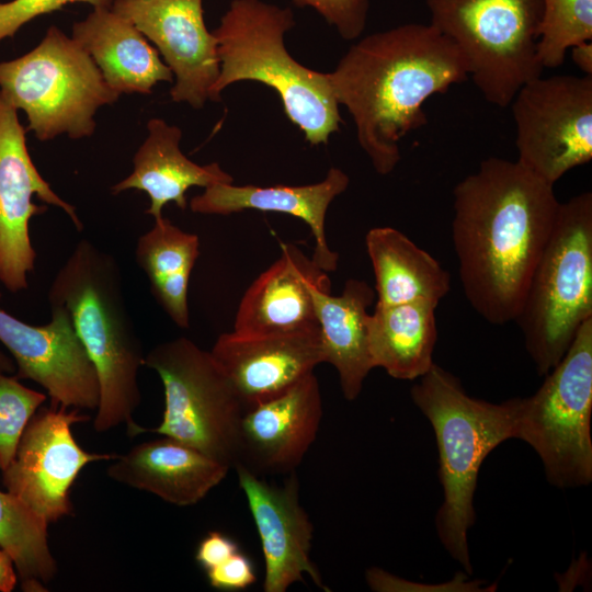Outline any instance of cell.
<instances>
[{
	"mask_svg": "<svg viewBox=\"0 0 592 592\" xmlns=\"http://www.w3.org/2000/svg\"><path fill=\"white\" fill-rule=\"evenodd\" d=\"M559 207L554 185L497 157L454 187L452 239L460 283L489 323L514 321Z\"/></svg>",
	"mask_w": 592,
	"mask_h": 592,
	"instance_id": "cell-1",
	"label": "cell"
},
{
	"mask_svg": "<svg viewBox=\"0 0 592 592\" xmlns=\"http://www.w3.org/2000/svg\"><path fill=\"white\" fill-rule=\"evenodd\" d=\"M467 78L457 47L431 24L417 23L362 38L328 72L337 102L352 115L358 144L382 175L400 161V140L426 124L424 102Z\"/></svg>",
	"mask_w": 592,
	"mask_h": 592,
	"instance_id": "cell-2",
	"label": "cell"
},
{
	"mask_svg": "<svg viewBox=\"0 0 592 592\" xmlns=\"http://www.w3.org/2000/svg\"><path fill=\"white\" fill-rule=\"evenodd\" d=\"M50 306L64 308L93 364L100 390L93 429L107 432L133 419L141 401L138 373L145 355L123 294L116 260L89 240H81L56 273Z\"/></svg>",
	"mask_w": 592,
	"mask_h": 592,
	"instance_id": "cell-3",
	"label": "cell"
},
{
	"mask_svg": "<svg viewBox=\"0 0 592 592\" xmlns=\"http://www.w3.org/2000/svg\"><path fill=\"white\" fill-rule=\"evenodd\" d=\"M411 399L433 426L444 500L435 526L447 553L473 573L468 531L475 524L474 496L482 462L515 437L517 398L492 403L469 396L459 379L435 363L412 386Z\"/></svg>",
	"mask_w": 592,
	"mask_h": 592,
	"instance_id": "cell-4",
	"label": "cell"
},
{
	"mask_svg": "<svg viewBox=\"0 0 592 592\" xmlns=\"http://www.w3.org/2000/svg\"><path fill=\"white\" fill-rule=\"evenodd\" d=\"M294 25L289 8L232 0L213 31L220 65L213 101H220L221 91L235 82H261L278 94L287 118L310 145H327L340 129L339 103L328 73L309 69L288 54L284 35Z\"/></svg>",
	"mask_w": 592,
	"mask_h": 592,
	"instance_id": "cell-5",
	"label": "cell"
},
{
	"mask_svg": "<svg viewBox=\"0 0 592 592\" xmlns=\"http://www.w3.org/2000/svg\"><path fill=\"white\" fill-rule=\"evenodd\" d=\"M592 318V193L560 203L514 322L540 376L563 357Z\"/></svg>",
	"mask_w": 592,
	"mask_h": 592,
	"instance_id": "cell-6",
	"label": "cell"
},
{
	"mask_svg": "<svg viewBox=\"0 0 592 592\" xmlns=\"http://www.w3.org/2000/svg\"><path fill=\"white\" fill-rule=\"evenodd\" d=\"M0 92L42 141L93 135L98 109L119 98L89 54L55 25L32 50L0 62Z\"/></svg>",
	"mask_w": 592,
	"mask_h": 592,
	"instance_id": "cell-7",
	"label": "cell"
},
{
	"mask_svg": "<svg viewBox=\"0 0 592 592\" xmlns=\"http://www.w3.org/2000/svg\"><path fill=\"white\" fill-rule=\"evenodd\" d=\"M431 25L462 54L468 77L491 104L506 107L542 76L537 59L543 0H428Z\"/></svg>",
	"mask_w": 592,
	"mask_h": 592,
	"instance_id": "cell-8",
	"label": "cell"
},
{
	"mask_svg": "<svg viewBox=\"0 0 592 592\" xmlns=\"http://www.w3.org/2000/svg\"><path fill=\"white\" fill-rule=\"evenodd\" d=\"M144 366L162 382L164 410L157 428L138 425L135 436L145 432L169 436L235 466L246 408L210 351L180 337L152 348Z\"/></svg>",
	"mask_w": 592,
	"mask_h": 592,
	"instance_id": "cell-9",
	"label": "cell"
},
{
	"mask_svg": "<svg viewBox=\"0 0 592 592\" xmlns=\"http://www.w3.org/2000/svg\"><path fill=\"white\" fill-rule=\"evenodd\" d=\"M592 318L579 328L537 391L517 398L515 437L539 456L558 488L592 481Z\"/></svg>",
	"mask_w": 592,
	"mask_h": 592,
	"instance_id": "cell-10",
	"label": "cell"
},
{
	"mask_svg": "<svg viewBox=\"0 0 592 592\" xmlns=\"http://www.w3.org/2000/svg\"><path fill=\"white\" fill-rule=\"evenodd\" d=\"M516 161L554 185L592 158V75L539 76L511 102Z\"/></svg>",
	"mask_w": 592,
	"mask_h": 592,
	"instance_id": "cell-11",
	"label": "cell"
},
{
	"mask_svg": "<svg viewBox=\"0 0 592 592\" xmlns=\"http://www.w3.org/2000/svg\"><path fill=\"white\" fill-rule=\"evenodd\" d=\"M68 409L41 406L26 424L13 459L2 470L7 491L48 524L73 515L69 492L80 471L90 463L116 456L84 451L71 428L90 417Z\"/></svg>",
	"mask_w": 592,
	"mask_h": 592,
	"instance_id": "cell-12",
	"label": "cell"
},
{
	"mask_svg": "<svg viewBox=\"0 0 592 592\" xmlns=\"http://www.w3.org/2000/svg\"><path fill=\"white\" fill-rule=\"evenodd\" d=\"M25 134L18 110L0 92V282L12 293L27 288L35 265L30 221L47 207L35 204L34 195L62 209L78 230L83 228L75 206L52 190L33 163Z\"/></svg>",
	"mask_w": 592,
	"mask_h": 592,
	"instance_id": "cell-13",
	"label": "cell"
},
{
	"mask_svg": "<svg viewBox=\"0 0 592 592\" xmlns=\"http://www.w3.org/2000/svg\"><path fill=\"white\" fill-rule=\"evenodd\" d=\"M50 310L48 323L32 326L0 306V342L14 360V376L41 385L52 406L95 410L100 399L95 368L68 312L58 306Z\"/></svg>",
	"mask_w": 592,
	"mask_h": 592,
	"instance_id": "cell-14",
	"label": "cell"
},
{
	"mask_svg": "<svg viewBox=\"0 0 592 592\" xmlns=\"http://www.w3.org/2000/svg\"><path fill=\"white\" fill-rule=\"evenodd\" d=\"M111 9L156 45L175 77L170 90L174 102L202 109L213 101L220 65L203 0H114Z\"/></svg>",
	"mask_w": 592,
	"mask_h": 592,
	"instance_id": "cell-15",
	"label": "cell"
},
{
	"mask_svg": "<svg viewBox=\"0 0 592 592\" xmlns=\"http://www.w3.org/2000/svg\"><path fill=\"white\" fill-rule=\"evenodd\" d=\"M234 467L261 542L265 565L263 591L285 592L304 581L305 574L319 589L329 591L310 558L314 524L300 504L296 473L277 486L241 464Z\"/></svg>",
	"mask_w": 592,
	"mask_h": 592,
	"instance_id": "cell-16",
	"label": "cell"
},
{
	"mask_svg": "<svg viewBox=\"0 0 592 592\" xmlns=\"http://www.w3.org/2000/svg\"><path fill=\"white\" fill-rule=\"evenodd\" d=\"M246 410L289 388L323 363L319 326L291 331L220 334L210 350Z\"/></svg>",
	"mask_w": 592,
	"mask_h": 592,
	"instance_id": "cell-17",
	"label": "cell"
},
{
	"mask_svg": "<svg viewBox=\"0 0 592 592\" xmlns=\"http://www.w3.org/2000/svg\"><path fill=\"white\" fill-rule=\"evenodd\" d=\"M322 414L320 387L312 372L244 411L235 465L258 476L295 471L317 437Z\"/></svg>",
	"mask_w": 592,
	"mask_h": 592,
	"instance_id": "cell-18",
	"label": "cell"
},
{
	"mask_svg": "<svg viewBox=\"0 0 592 592\" xmlns=\"http://www.w3.org/2000/svg\"><path fill=\"white\" fill-rule=\"evenodd\" d=\"M280 258L243 294L234 331L264 333L317 327L312 291L331 292L328 272L297 246L282 243Z\"/></svg>",
	"mask_w": 592,
	"mask_h": 592,
	"instance_id": "cell-19",
	"label": "cell"
},
{
	"mask_svg": "<svg viewBox=\"0 0 592 592\" xmlns=\"http://www.w3.org/2000/svg\"><path fill=\"white\" fill-rule=\"evenodd\" d=\"M106 468L112 480L178 505H193L219 485L230 468L172 437L141 442L116 455Z\"/></svg>",
	"mask_w": 592,
	"mask_h": 592,
	"instance_id": "cell-20",
	"label": "cell"
},
{
	"mask_svg": "<svg viewBox=\"0 0 592 592\" xmlns=\"http://www.w3.org/2000/svg\"><path fill=\"white\" fill-rule=\"evenodd\" d=\"M350 184L348 174L331 168L326 178L315 184L300 186H238L218 183L205 189L190 201L194 213L230 215L246 209L287 214L304 220L315 238L311 259L326 272L337 270L339 254L327 243L325 220L331 202Z\"/></svg>",
	"mask_w": 592,
	"mask_h": 592,
	"instance_id": "cell-21",
	"label": "cell"
},
{
	"mask_svg": "<svg viewBox=\"0 0 592 592\" xmlns=\"http://www.w3.org/2000/svg\"><path fill=\"white\" fill-rule=\"evenodd\" d=\"M92 58L105 82L122 93L149 94L173 73L159 52L125 18L111 8H93L72 25L71 36Z\"/></svg>",
	"mask_w": 592,
	"mask_h": 592,
	"instance_id": "cell-22",
	"label": "cell"
},
{
	"mask_svg": "<svg viewBox=\"0 0 592 592\" xmlns=\"http://www.w3.org/2000/svg\"><path fill=\"white\" fill-rule=\"evenodd\" d=\"M147 129L148 136L134 156L133 172L116 183L112 192L137 190L147 193L150 205L146 214L153 219L162 217V209L170 202L185 209V193L192 186L206 189L234 182L217 162L200 166L190 160L180 149L182 132L178 126L151 118Z\"/></svg>",
	"mask_w": 592,
	"mask_h": 592,
	"instance_id": "cell-23",
	"label": "cell"
},
{
	"mask_svg": "<svg viewBox=\"0 0 592 592\" xmlns=\"http://www.w3.org/2000/svg\"><path fill=\"white\" fill-rule=\"evenodd\" d=\"M312 298L323 353V362L338 372L346 400H354L374 368L367 334V308L374 289L362 280L349 278L340 295L315 288Z\"/></svg>",
	"mask_w": 592,
	"mask_h": 592,
	"instance_id": "cell-24",
	"label": "cell"
},
{
	"mask_svg": "<svg viewBox=\"0 0 592 592\" xmlns=\"http://www.w3.org/2000/svg\"><path fill=\"white\" fill-rule=\"evenodd\" d=\"M365 244L378 304L425 301L437 307L449 292V273L401 231L392 227L372 228Z\"/></svg>",
	"mask_w": 592,
	"mask_h": 592,
	"instance_id": "cell-25",
	"label": "cell"
},
{
	"mask_svg": "<svg viewBox=\"0 0 592 592\" xmlns=\"http://www.w3.org/2000/svg\"><path fill=\"white\" fill-rule=\"evenodd\" d=\"M435 308L425 301L377 303L367 317L373 366L384 368L397 379L413 380L423 376L434 364Z\"/></svg>",
	"mask_w": 592,
	"mask_h": 592,
	"instance_id": "cell-26",
	"label": "cell"
},
{
	"mask_svg": "<svg viewBox=\"0 0 592 592\" xmlns=\"http://www.w3.org/2000/svg\"><path fill=\"white\" fill-rule=\"evenodd\" d=\"M198 255V237L163 216L136 243V262L149 280L153 297L180 328L190 325L187 289Z\"/></svg>",
	"mask_w": 592,
	"mask_h": 592,
	"instance_id": "cell-27",
	"label": "cell"
},
{
	"mask_svg": "<svg viewBox=\"0 0 592 592\" xmlns=\"http://www.w3.org/2000/svg\"><path fill=\"white\" fill-rule=\"evenodd\" d=\"M48 523L9 491L0 490V547L12 558L23 591H47L58 566L48 544Z\"/></svg>",
	"mask_w": 592,
	"mask_h": 592,
	"instance_id": "cell-28",
	"label": "cell"
},
{
	"mask_svg": "<svg viewBox=\"0 0 592 592\" xmlns=\"http://www.w3.org/2000/svg\"><path fill=\"white\" fill-rule=\"evenodd\" d=\"M592 41V0H543L537 59L557 68L573 46Z\"/></svg>",
	"mask_w": 592,
	"mask_h": 592,
	"instance_id": "cell-29",
	"label": "cell"
},
{
	"mask_svg": "<svg viewBox=\"0 0 592 592\" xmlns=\"http://www.w3.org/2000/svg\"><path fill=\"white\" fill-rule=\"evenodd\" d=\"M15 376L0 372V469L13 459L30 419L46 401V395L22 385Z\"/></svg>",
	"mask_w": 592,
	"mask_h": 592,
	"instance_id": "cell-30",
	"label": "cell"
},
{
	"mask_svg": "<svg viewBox=\"0 0 592 592\" xmlns=\"http://www.w3.org/2000/svg\"><path fill=\"white\" fill-rule=\"evenodd\" d=\"M114 0H12L0 2V42L13 37L26 23L62 7L84 2L93 8H111Z\"/></svg>",
	"mask_w": 592,
	"mask_h": 592,
	"instance_id": "cell-31",
	"label": "cell"
},
{
	"mask_svg": "<svg viewBox=\"0 0 592 592\" xmlns=\"http://www.w3.org/2000/svg\"><path fill=\"white\" fill-rule=\"evenodd\" d=\"M300 7L315 9L344 39L357 38L368 14V0H294Z\"/></svg>",
	"mask_w": 592,
	"mask_h": 592,
	"instance_id": "cell-32",
	"label": "cell"
},
{
	"mask_svg": "<svg viewBox=\"0 0 592 592\" xmlns=\"http://www.w3.org/2000/svg\"><path fill=\"white\" fill-rule=\"evenodd\" d=\"M466 572L443 584H419L395 577L383 569L371 568L366 571V581L374 591H481L483 581H470Z\"/></svg>",
	"mask_w": 592,
	"mask_h": 592,
	"instance_id": "cell-33",
	"label": "cell"
},
{
	"mask_svg": "<svg viewBox=\"0 0 592 592\" xmlns=\"http://www.w3.org/2000/svg\"><path fill=\"white\" fill-rule=\"evenodd\" d=\"M205 572L209 585L220 591L244 590L257 581L253 562L240 550Z\"/></svg>",
	"mask_w": 592,
	"mask_h": 592,
	"instance_id": "cell-34",
	"label": "cell"
},
{
	"mask_svg": "<svg viewBox=\"0 0 592 592\" xmlns=\"http://www.w3.org/2000/svg\"><path fill=\"white\" fill-rule=\"evenodd\" d=\"M239 551L238 544L228 535L213 531L198 543L195 560L206 571Z\"/></svg>",
	"mask_w": 592,
	"mask_h": 592,
	"instance_id": "cell-35",
	"label": "cell"
},
{
	"mask_svg": "<svg viewBox=\"0 0 592 592\" xmlns=\"http://www.w3.org/2000/svg\"><path fill=\"white\" fill-rule=\"evenodd\" d=\"M12 558L0 549V592H11L18 582V574Z\"/></svg>",
	"mask_w": 592,
	"mask_h": 592,
	"instance_id": "cell-36",
	"label": "cell"
},
{
	"mask_svg": "<svg viewBox=\"0 0 592 592\" xmlns=\"http://www.w3.org/2000/svg\"><path fill=\"white\" fill-rule=\"evenodd\" d=\"M571 49V57L576 66L584 73L592 75V43L584 42Z\"/></svg>",
	"mask_w": 592,
	"mask_h": 592,
	"instance_id": "cell-37",
	"label": "cell"
},
{
	"mask_svg": "<svg viewBox=\"0 0 592 592\" xmlns=\"http://www.w3.org/2000/svg\"><path fill=\"white\" fill-rule=\"evenodd\" d=\"M16 369L14 360L0 351V372L5 374H12Z\"/></svg>",
	"mask_w": 592,
	"mask_h": 592,
	"instance_id": "cell-38",
	"label": "cell"
}]
</instances>
